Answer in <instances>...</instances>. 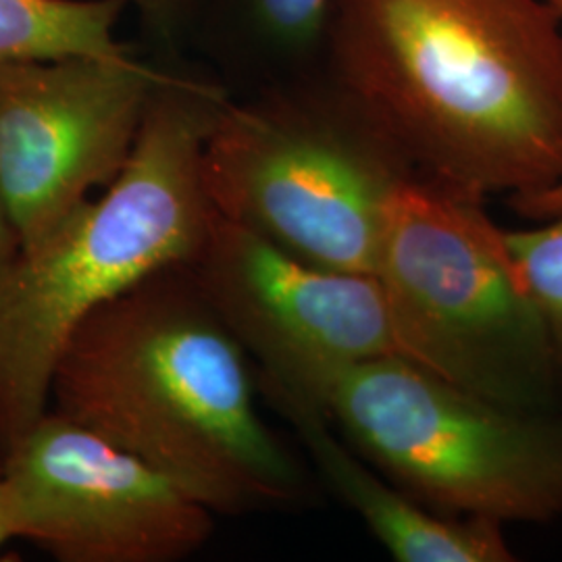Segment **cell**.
Returning a JSON list of instances; mask_svg holds the SVG:
<instances>
[{
  "label": "cell",
  "instance_id": "7a4b0ae2",
  "mask_svg": "<svg viewBox=\"0 0 562 562\" xmlns=\"http://www.w3.org/2000/svg\"><path fill=\"white\" fill-rule=\"evenodd\" d=\"M50 401L213 513L241 515L301 496V469L257 408L248 355L188 262L81 323L60 352Z\"/></svg>",
  "mask_w": 562,
  "mask_h": 562
},
{
  "label": "cell",
  "instance_id": "8992f818",
  "mask_svg": "<svg viewBox=\"0 0 562 562\" xmlns=\"http://www.w3.org/2000/svg\"><path fill=\"white\" fill-rule=\"evenodd\" d=\"M319 408L364 461L438 515L562 517V408L490 401L398 355L340 369Z\"/></svg>",
  "mask_w": 562,
  "mask_h": 562
},
{
  "label": "cell",
  "instance_id": "2e32d148",
  "mask_svg": "<svg viewBox=\"0 0 562 562\" xmlns=\"http://www.w3.org/2000/svg\"><path fill=\"white\" fill-rule=\"evenodd\" d=\"M11 540H20V538H18V522L13 513L11 490H9L7 471H4V454L0 452V548Z\"/></svg>",
  "mask_w": 562,
  "mask_h": 562
},
{
  "label": "cell",
  "instance_id": "ba28073f",
  "mask_svg": "<svg viewBox=\"0 0 562 562\" xmlns=\"http://www.w3.org/2000/svg\"><path fill=\"white\" fill-rule=\"evenodd\" d=\"M165 76L132 53L0 65V192L20 248L115 181Z\"/></svg>",
  "mask_w": 562,
  "mask_h": 562
},
{
  "label": "cell",
  "instance_id": "9c48e42d",
  "mask_svg": "<svg viewBox=\"0 0 562 562\" xmlns=\"http://www.w3.org/2000/svg\"><path fill=\"white\" fill-rule=\"evenodd\" d=\"M18 538L60 562H173L213 536V510L161 471L46 411L4 452Z\"/></svg>",
  "mask_w": 562,
  "mask_h": 562
},
{
  "label": "cell",
  "instance_id": "277c9868",
  "mask_svg": "<svg viewBox=\"0 0 562 562\" xmlns=\"http://www.w3.org/2000/svg\"><path fill=\"white\" fill-rule=\"evenodd\" d=\"M483 202L419 173L394 192L373 276L398 357L483 398L557 411L554 346Z\"/></svg>",
  "mask_w": 562,
  "mask_h": 562
},
{
  "label": "cell",
  "instance_id": "5b68a950",
  "mask_svg": "<svg viewBox=\"0 0 562 562\" xmlns=\"http://www.w3.org/2000/svg\"><path fill=\"white\" fill-rule=\"evenodd\" d=\"M415 169L336 86L223 104L202 183L227 222L325 269L375 273L385 211Z\"/></svg>",
  "mask_w": 562,
  "mask_h": 562
},
{
  "label": "cell",
  "instance_id": "8fae6325",
  "mask_svg": "<svg viewBox=\"0 0 562 562\" xmlns=\"http://www.w3.org/2000/svg\"><path fill=\"white\" fill-rule=\"evenodd\" d=\"M125 0H0V65L63 57H121Z\"/></svg>",
  "mask_w": 562,
  "mask_h": 562
},
{
  "label": "cell",
  "instance_id": "4fadbf2b",
  "mask_svg": "<svg viewBox=\"0 0 562 562\" xmlns=\"http://www.w3.org/2000/svg\"><path fill=\"white\" fill-rule=\"evenodd\" d=\"M327 0H248L262 34L285 50H304L322 38Z\"/></svg>",
  "mask_w": 562,
  "mask_h": 562
},
{
  "label": "cell",
  "instance_id": "e0dca14e",
  "mask_svg": "<svg viewBox=\"0 0 562 562\" xmlns=\"http://www.w3.org/2000/svg\"><path fill=\"white\" fill-rule=\"evenodd\" d=\"M20 252V236L7 213V204L0 192V269Z\"/></svg>",
  "mask_w": 562,
  "mask_h": 562
},
{
  "label": "cell",
  "instance_id": "5bb4252c",
  "mask_svg": "<svg viewBox=\"0 0 562 562\" xmlns=\"http://www.w3.org/2000/svg\"><path fill=\"white\" fill-rule=\"evenodd\" d=\"M546 2L562 18V0H546ZM508 204L515 213L533 223L562 217V181L538 194L510 199Z\"/></svg>",
  "mask_w": 562,
  "mask_h": 562
},
{
  "label": "cell",
  "instance_id": "7c38bea8",
  "mask_svg": "<svg viewBox=\"0 0 562 562\" xmlns=\"http://www.w3.org/2000/svg\"><path fill=\"white\" fill-rule=\"evenodd\" d=\"M506 240L542 313L562 380V217L527 229H506Z\"/></svg>",
  "mask_w": 562,
  "mask_h": 562
},
{
  "label": "cell",
  "instance_id": "3957f363",
  "mask_svg": "<svg viewBox=\"0 0 562 562\" xmlns=\"http://www.w3.org/2000/svg\"><path fill=\"white\" fill-rule=\"evenodd\" d=\"M227 94L167 74L123 171L0 269V452L50 404L63 348L102 304L199 252L213 220L202 148Z\"/></svg>",
  "mask_w": 562,
  "mask_h": 562
},
{
  "label": "cell",
  "instance_id": "52a82bcc",
  "mask_svg": "<svg viewBox=\"0 0 562 562\" xmlns=\"http://www.w3.org/2000/svg\"><path fill=\"white\" fill-rule=\"evenodd\" d=\"M204 299L248 357L271 401L319 408L348 364L398 355L375 276L317 267L213 211L188 262Z\"/></svg>",
  "mask_w": 562,
  "mask_h": 562
},
{
  "label": "cell",
  "instance_id": "9a60e30c",
  "mask_svg": "<svg viewBox=\"0 0 562 562\" xmlns=\"http://www.w3.org/2000/svg\"><path fill=\"white\" fill-rule=\"evenodd\" d=\"M125 2L134 4L140 11L142 18H146L150 25L167 32L178 25L190 0H125Z\"/></svg>",
  "mask_w": 562,
  "mask_h": 562
},
{
  "label": "cell",
  "instance_id": "6da1fadb",
  "mask_svg": "<svg viewBox=\"0 0 562 562\" xmlns=\"http://www.w3.org/2000/svg\"><path fill=\"white\" fill-rule=\"evenodd\" d=\"M331 78L423 178L485 201L562 181V18L546 0H327Z\"/></svg>",
  "mask_w": 562,
  "mask_h": 562
},
{
  "label": "cell",
  "instance_id": "30bf717a",
  "mask_svg": "<svg viewBox=\"0 0 562 562\" xmlns=\"http://www.w3.org/2000/svg\"><path fill=\"white\" fill-rule=\"evenodd\" d=\"M294 425L331 490L398 562H510L503 522L443 517L415 503L340 438L322 408L306 402L276 404Z\"/></svg>",
  "mask_w": 562,
  "mask_h": 562
}]
</instances>
